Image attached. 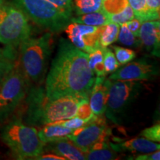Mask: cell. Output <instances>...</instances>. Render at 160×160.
Masks as SVG:
<instances>
[{
    "mask_svg": "<svg viewBox=\"0 0 160 160\" xmlns=\"http://www.w3.org/2000/svg\"><path fill=\"white\" fill-rule=\"evenodd\" d=\"M95 78L88 66V53L61 38L46 77L45 91L47 97H89Z\"/></svg>",
    "mask_w": 160,
    "mask_h": 160,
    "instance_id": "6da1fadb",
    "label": "cell"
},
{
    "mask_svg": "<svg viewBox=\"0 0 160 160\" xmlns=\"http://www.w3.org/2000/svg\"><path fill=\"white\" fill-rule=\"evenodd\" d=\"M88 97L73 95L49 99L45 88H33L28 97L26 121L29 125L39 126L70 119L75 117L79 102Z\"/></svg>",
    "mask_w": 160,
    "mask_h": 160,
    "instance_id": "7a4b0ae2",
    "label": "cell"
},
{
    "mask_svg": "<svg viewBox=\"0 0 160 160\" xmlns=\"http://www.w3.org/2000/svg\"><path fill=\"white\" fill-rule=\"evenodd\" d=\"M52 35L48 33L38 38H28L20 45L19 67L28 82H43L51 53Z\"/></svg>",
    "mask_w": 160,
    "mask_h": 160,
    "instance_id": "3957f363",
    "label": "cell"
},
{
    "mask_svg": "<svg viewBox=\"0 0 160 160\" xmlns=\"http://www.w3.org/2000/svg\"><path fill=\"white\" fill-rule=\"evenodd\" d=\"M2 141L19 159H36L43 152L45 144L41 141L35 128L22 122L13 121L6 125L1 132Z\"/></svg>",
    "mask_w": 160,
    "mask_h": 160,
    "instance_id": "277c9868",
    "label": "cell"
},
{
    "mask_svg": "<svg viewBox=\"0 0 160 160\" xmlns=\"http://www.w3.org/2000/svg\"><path fill=\"white\" fill-rule=\"evenodd\" d=\"M28 18L13 2L0 0V42L11 48L31 37Z\"/></svg>",
    "mask_w": 160,
    "mask_h": 160,
    "instance_id": "5b68a950",
    "label": "cell"
},
{
    "mask_svg": "<svg viewBox=\"0 0 160 160\" xmlns=\"http://www.w3.org/2000/svg\"><path fill=\"white\" fill-rule=\"evenodd\" d=\"M38 25L51 33L64 30L71 22V17L46 0H12Z\"/></svg>",
    "mask_w": 160,
    "mask_h": 160,
    "instance_id": "8992f818",
    "label": "cell"
},
{
    "mask_svg": "<svg viewBox=\"0 0 160 160\" xmlns=\"http://www.w3.org/2000/svg\"><path fill=\"white\" fill-rule=\"evenodd\" d=\"M142 88L138 81L108 79V93L105 115L115 124H120Z\"/></svg>",
    "mask_w": 160,
    "mask_h": 160,
    "instance_id": "52a82bcc",
    "label": "cell"
},
{
    "mask_svg": "<svg viewBox=\"0 0 160 160\" xmlns=\"http://www.w3.org/2000/svg\"><path fill=\"white\" fill-rule=\"evenodd\" d=\"M28 82L19 65L0 82V121L7 119L25 98Z\"/></svg>",
    "mask_w": 160,
    "mask_h": 160,
    "instance_id": "ba28073f",
    "label": "cell"
},
{
    "mask_svg": "<svg viewBox=\"0 0 160 160\" xmlns=\"http://www.w3.org/2000/svg\"><path fill=\"white\" fill-rule=\"evenodd\" d=\"M102 117L96 116L82 127L73 130L71 134L67 136V138L84 152L96 143L105 141L109 134V130Z\"/></svg>",
    "mask_w": 160,
    "mask_h": 160,
    "instance_id": "9c48e42d",
    "label": "cell"
},
{
    "mask_svg": "<svg viewBox=\"0 0 160 160\" xmlns=\"http://www.w3.org/2000/svg\"><path fill=\"white\" fill-rule=\"evenodd\" d=\"M102 26H90L71 22L65 27V33L69 41L87 53H91L100 47L99 39Z\"/></svg>",
    "mask_w": 160,
    "mask_h": 160,
    "instance_id": "30bf717a",
    "label": "cell"
},
{
    "mask_svg": "<svg viewBox=\"0 0 160 160\" xmlns=\"http://www.w3.org/2000/svg\"><path fill=\"white\" fill-rule=\"evenodd\" d=\"M125 65L113 72L108 79L141 81L153 79L159 75L157 65L147 59H141Z\"/></svg>",
    "mask_w": 160,
    "mask_h": 160,
    "instance_id": "8fae6325",
    "label": "cell"
},
{
    "mask_svg": "<svg viewBox=\"0 0 160 160\" xmlns=\"http://www.w3.org/2000/svg\"><path fill=\"white\" fill-rule=\"evenodd\" d=\"M139 37L142 45L150 54L159 57L160 53V22L159 20H148L142 22Z\"/></svg>",
    "mask_w": 160,
    "mask_h": 160,
    "instance_id": "7c38bea8",
    "label": "cell"
},
{
    "mask_svg": "<svg viewBox=\"0 0 160 160\" xmlns=\"http://www.w3.org/2000/svg\"><path fill=\"white\" fill-rule=\"evenodd\" d=\"M108 93V79L105 77L95 78L89 95V104L93 114L97 117L105 113Z\"/></svg>",
    "mask_w": 160,
    "mask_h": 160,
    "instance_id": "4fadbf2b",
    "label": "cell"
},
{
    "mask_svg": "<svg viewBox=\"0 0 160 160\" xmlns=\"http://www.w3.org/2000/svg\"><path fill=\"white\" fill-rule=\"evenodd\" d=\"M47 148L56 154L69 160L85 159V152L67 137L47 143Z\"/></svg>",
    "mask_w": 160,
    "mask_h": 160,
    "instance_id": "5bb4252c",
    "label": "cell"
},
{
    "mask_svg": "<svg viewBox=\"0 0 160 160\" xmlns=\"http://www.w3.org/2000/svg\"><path fill=\"white\" fill-rule=\"evenodd\" d=\"M111 147L116 151H128L138 153H151L160 148L159 143L152 142L146 138H136L123 142L119 144H110Z\"/></svg>",
    "mask_w": 160,
    "mask_h": 160,
    "instance_id": "9a60e30c",
    "label": "cell"
},
{
    "mask_svg": "<svg viewBox=\"0 0 160 160\" xmlns=\"http://www.w3.org/2000/svg\"><path fill=\"white\" fill-rule=\"evenodd\" d=\"M73 131V129L68 128L57 124L50 123L40 130L38 132V135L42 142L47 144L67 137Z\"/></svg>",
    "mask_w": 160,
    "mask_h": 160,
    "instance_id": "2e32d148",
    "label": "cell"
},
{
    "mask_svg": "<svg viewBox=\"0 0 160 160\" xmlns=\"http://www.w3.org/2000/svg\"><path fill=\"white\" fill-rule=\"evenodd\" d=\"M85 159L89 160H110L115 159L117 153L105 140L100 141L90 148L85 152Z\"/></svg>",
    "mask_w": 160,
    "mask_h": 160,
    "instance_id": "e0dca14e",
    "label": "cell"
},
{
    "mask_svg": "<svg viewBox=\"0 0 160 160\" xmlns=\"http://www.w3.org/2000/svg\"><path fill=\"white\" fill-rule=\"evenodd\" d=\"M71 22L86 25L100 27L110 22V20L108 16L102 10H99L92 13L77 16V17H71Z\"/></svg>",
    "mask_w": 160,
    "mask_h": 160,
    "instance_id": "ac0fdd59",
    "label": "cell"
},
{
    "mask_svg": "<svg viewBox=\"0 0 160 160\" xmlns=\"http://www.w3.org/2000/svg\"><path fill=\"white\" fill-rule=\"evenodd\" d=\"M102 0H72V11L77 16L101 10Z\"/></svg>",
    "mask_w": 160,
    "mask_h": 160,
    "instance_id": "d6986e66",
    "label": "cell"
},
{
    "mask_svg": "<svg viewBox=\"0 0 160 160\" xmlns=\"http://www.w3.org/2000/svg\"><path fill=\"white\" fill-rule=\"evenodd\" d=\"M119 31V25L110 22L102 26L100 34L99 44L101 48H107L117 41Z\"/></svg>",
    "mask_w": 160,
    "mask_h": 160,
    "instance_id": "ffe728a7",
    "label": "cell"
},
{
    "mask_svg": "<svg viewBox=\"0 0 160 160\" xmlns=\"http://www.w3.org/2000/svg\"><path fill=\"white\" fill-rule=\"evenodd\" d=\"M88 66L97 77L107 75L103 63V48H99L88 53Z\"/></svg>",
    "mask_w": 160,
    "mask_h": 160,
    "instance_id": "44dd1931",
    "label": "cell"
},
{
    "mask_svg": "<svg viewBox=\"0 0 160 160\" xmlns=\"http://www.w3.org/2000/svg\"><path fill=\"white\" fill-rule=\"evenodd\" d=\"M117 40H119L120 43L128 47L138 48L142 45L139 37H136L133 33H131L125 23L119 25V31Z\"/></svg>",
    "mask_w": 160,
    "mask_h": 160,
    "instance_id": "7402d4cb",
    "label": "cell"
},
{
    "mask_svg": "<svg viewBox=\"0 0 160 160\" xmlns=\"http://www.w3.org/2000/svg\"><path fill=\"white\" fill-rule=\"evenodd\" d=\"M129 5L134 12L135 18L141 22L152 20L148 8L146 0H128Z\"/></svg>",
    "mask_w": 160,
    "mask_h": 160,
    "instance_id": "603a6c76",
    "label": "cell"
},
{
    "mask_svg": "<svg viewBox=\"0 0 160 160\" xmlns=\"http://www.w3.org/2000/svg\"><path fill=\"white\" fill-rule=\"evenodd\" d=\"M128 5V0H102L101 10L109 17L120 13Z\"/></svg>",
    "mask_w": 160,
    "mask_h": 160,
    "instance_id": "cb8c5ba5",
    "label": "cell"
},
{
    "mask_svg": "<svg viewBox=\"0 0 160 160\" xmlns=\"http://www.w3.org/2000/svg\"><path fill=\"white\" fill-rule=\"evenodd\" d=\"M75 117L82 119L87 123L96 117L93 114L91 105L89 104V97L84 98L79 102Z\"/></svg>",
    "mask_w": 160,
    "mask_h": 160,
    "instance_id": "d4e9b609",
    "label": "cell"
},
{
    "mask_svg": "<svg viewBox=\"0 0 160 160\" xmlns=\"http://www.w3.org/2000/svg\"><path fill=\"white\" fill-rule=\"evenodd\" d=\"M103 63L106 73H110L114 72L119 67L114 53L108 48H103Z\"/></svg>",
    "mask_w": 160,
    "mask_h": 160,
    "instance_id": "484cf974",
    "label": "cell"
},
{
    "mask_svg": "<svg viewBox=\"0 0 160 160\" xmlns=\"http://www.w3.org/2000/svg\"><path fill=\"white\" fill-rule=\"evenodd\" d=\"M113 49L114 51L115 57L117 58L118 62L121 65L131 62L136 57V53L133 50L125 48L119 47V46H113Z\"/></svg>",
    "mask_w": 160,
    "mask_h": 160,
    "instance_id": "4316f807",
    "label": "cell"
},
{
    "mask_svg": "<svg viewBox=\"0 0 160 160\" xmlns=\"http://www.w3.org/2000/svg\"><path fill=\"white\" fill-rule=\"evenodd\" d=\"M108 17L110 22L113 23H117L120 25L122 24L127 22L130 21V20L134 19L135 14L133 9L128 5L122 11H121L119 13H117V14L109 16Z\"/></svg>",
    "mask_w": 160,
    "mask_h": 160,
    "instance_id": "83f0119b",
    "label": "cell"
},
{
    "mask_svg": "<svg viewBox=\"0 0 160 160\" xmlns=\"http://www.w3.org/2000/svg\"><path fill=\"white\" fill-rule=\"evenodd\" d=\"M140 135L147 139L151 140L152 142H159L160 141V125L159 124H156V125L151 126V127L148 128L143 130L141 132Z\"/></svg>",
    "mask_w": 160,
    "mask_h": 160,
    "instance_id": "f1b7e54d",
    "label": "cell"
},
{
    "mask_svg": "<svg viewBox=\"0 0 160 160\" xmlns=\"http://www.w3.org/2000/svg\"><path fill=\"white\" fill-rule=\"evenodd\" d=\"M53 124H57V125H60L64 127L68 128H71V129H77L79 128H81L87 124V122L85 121H83L82 119H79L77 117H73L70 119H65V120H61V121H57V122H51Z\"/></svg>",
    "mask_w": 160,
    "mask_h": 160,
    "instance_id": "f546056e",
    "label": "cell"
},
{
    "mask_svg": "<svg viewBox=\"0 0 160 160\" xmlns=\"http://www.w3.org/2000/svg\"><path fill=\"white\" fill-rule=\"evenodd\" d=\"M51 3L60 11H63L66 14L72 17L73 11H72V0H46Z\"/></svg>",
    "mask_w": 160,
    "mask_h": 160,
    "instance_id": "4dcf8cb0",
    "label": "cell"
},
{
    "mask_svg": "<svg viewBox=\"0 0 160 160\" xmlns=\"http://www.w3.org/2000/svg\"><path fill=\"white\" fill-rule=\"evenodd\" d=\"M148 8L152 20H159L160 12V0H146Z\"/></svg>",
    "mask_w": 160,
    "mask_h": 160,
    "instance_id": "1f68e13d",
    "label": "cell"
},
{
    "mask_svg": "<svg viewBox=\"0 0 160 160\" xmlns=\"http://www.w3.org/2000/svg\"><path fill=\"white\" fill-rule=\"evenodd\" d=\"M15 64L8 60H0V82L14 67Z\"/></svg>",
    "mask_w": 160,
    "mask_h": 160,
    "instance_id": "d6a6232c",
    "label": "cell"
},
{
    "mask_svg": "<svg viewBox=\"0 0 160 160\" xmlns=\"http://www.w3.org/2000/svg\"><path fill=\"white\" fill-rule=\"evenodd\" d=\"M142 22L140 21V20L138 19L137 18H134V19L130 20V21L127 22H125V24L131 33H133L136 37H139V29L140 27H141Z\"/></svg>",
    "mask_w": 160,
    "mask_h": 160,
    "instance_id": "836d02e7",
    "label": "cell"
},
{
    "mask_svg": "<svg viewBox=\"0 0 160 160\" xmlns=\"http://www.w3.org/2000/svg\"><path fill=\"white\" fill-rule=\"evenodd\" d=\"M136 160H159L160 159V152L159 150L151 153H144L142 155L137 156L135 158Z\"/></svg>",
    "mask_w": 160,
    "mask_h": 160,
    "instance_id": "e575fe53",
    "label": "cell"
},
{
    "mask_svg": "<svg viewBox=\"0 0 160 160\" xmlns=\"http://www.w3.org/2000/svg\"><path fill=\"white\" fill-rule=\"evenodd\" d=\"M36 159H42V160H66L65 158L57 154H53V153H49V154L39 155V157L36 158Z\"/></svg>",
    "mask_w": 160,
    "mask_h": 160,
    "instance_id": "d590c367",
    "label": "cell"
},
{
    "mask_svg": "<svg viewBox=\"0 0 160 160\" xmlns=\"http://www.w3.org/2000/svg\"><path fill=\"white\" fill-rule=\"evenodd\" d=\"M0 56H1V50H0Z\"/></svg>",
    "mask_w": 160,
    "mask_h": 160,
    "instance_id": "8d00e7d4",
    "label": "cell"
}]
</instances>
